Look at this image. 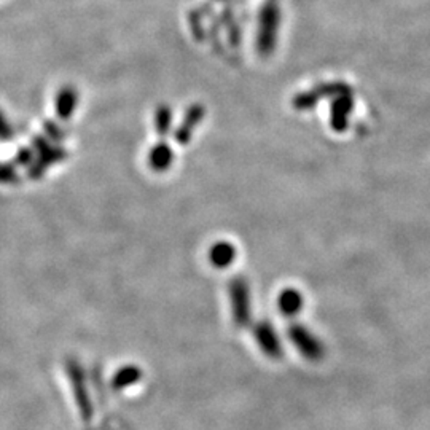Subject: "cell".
<instances>
[{
    "instance_id": "6da1fadb",
    "label": "cell",
    "mask_w": 430,
    "mask_h": 430,
    "mask_svg": "<svg viewBox=\"0 0 430 430\" xmlns=\"http://www.w3.org/2000/svg\"><path fill=\"white\" fill-rule=\"evenodd\" d=\"M258 50L263 55H269L274 50L279 27V8L274 3L263 7L258 22Z\"/></svg>"
},
{
    "instance_id": "7a4b0ae2",
    "label": "cell",
    "mask_w": 430,
    "mask_h": 430,
    "mask_svg": "<svg viewBox=\"0 0 430 430\" xmlns=\"http://www.w3.org/2000/svg\"><path fill=\"white\" fill-rule=\"evenodd\" d=\"M354 108V101H352V93L347 94H340L334 97V102H331V112H330V124L336 133H343L346 131L349 126V118H351Z\"/></svg>"
},
{
    "instance_id": "3957f363",
    "label": "cell",
    "mask_w": 430,
    "mask_h": 430,
    "mask_svg": "<svg viewBox=\"0 0 430 430\" xmlns=\"http://www.w3.org/2000/svg\"><path fill=\"white\" fill-rule=\"evenodd\" d=\"M229 294L238 320H249V287L244 279H234L229 284Z\"/></svg>"
},
{
    "instance_id": "277c9868",
    "label": "cell",
    "mask_w": 430,
    "mask_h": 430,
    "mask_svg": "<svg viewBox=\"0 0 430 430\" xmlns=\"http://www.w3.org/2000/svg\"><path fill=\"white\" fill-rule=\"evenodd\" d=\"M204 117V108L201 106H192L188 108V112L183 118V124H180V128L175 131V141L179 143H188L192 139L193 129L196 128L198 123Z\"/></svg>"
},
{
    "instance_id": "5b68a950",
    "label": "cell",
    "mask_w": 430,
    "mask_h": 430,
    "mask_svg": "<svg viewBox=\"0 0 430 430\" xmlns=\"http://www.w3.org/2000/svg\"><path fill=\"white\" fill-rule=\"evenodd\" d=\"M172 159H174V153H172V148L166 142H159L157 145H153L150 153H148V164L157 172L169 169Z\"/></svg>"
},
{
    "instance_id": "8992f818",
    "label": "cell",
    "mask_w": 430,
    "mask_h": 430,
    "mask_svg": "<svg viewBox=\"0 0 430 430\" xmlns=\"http://www.w3.org/2000/svg\"><path fill=\"white\" fill-rule=\"evenodd\" d=\"M209 258H210V263L215 268L225 269L231 265V263L234 261V258H236V248L229 243H225V241H223V243H217L210 248Z\"/></svg>"
},
{
    "instance_id": "52a82bcc",
    "label": "cell",
    "mask_w": 430,
    "mask_h": 430,
    "mask_svg": "<svg viewBox=\"0 0 430 430\" xmlns=\"http://www.w3.org/2000/svg\"><path fill=\"white\" fill-rule=\"evenodd\" d=\"M77 107V93L73 88H64L59 91L56 99V110L59 118L69 120Z\"/></svg>"
},
{
    "instance_id": "ba28073f",
    "label": "cell",
    "mask_w": 430,
    "mask_h": 430,
    "mask_svg": "<svg viewBox=\"0 0 430 430\" xmlns=\"http://www.w3.org/2000/svg\"><path fill=\"white\" fill-rule=\"evenodd\" d=\"M301 295L294 289H287L279 296V309L285 314H295L301 308Z\"/></svg>"
},
{
    "instance_id": "9c48e42d",
    "label": "cell",
    "mask_w": 430,
    "mask_h": 430,
    "mask_svg": "<svg viewBox=\"0 0 430 430\" xmlns=\"http://www.w3.org/2000/svg\"><path fill=\"white\" fill-rule=\"evenodd\" d=\"M257 338L260 340L261 346L265 347L266 352H271L269 355H278L279 352V343L274 331L269 327H260L257 331Z\"/></svg>"
},
{
    "instance_id": "30bf717a",
    "label": "cell",
    "mask_w": 430,
    "mask_h": 430,
    "mask_svg": "<svg viewBox=\"0 0 430 430\" xmlns=\"http://www.w3.org/2000/svg\"><path fill=\"white\" fill-rule=\"evenodd\" d=\"M172 124V112L169 107L162 106L157 110V115H155V128L162 136L168 134Z\"/></svg>"
},
{
    "instance_id": "8fae6325",
    "label": "cell",
    "mask_w": 430,
    "mask_h": 430,
    "mask_svg": "<svg viewBox=\"0 0 430 430\" xmlns=\"http://www.w3.org/2000/svg\"><path fill=\"white\" fill-rule=\"evenodd\" d=\"M319 99H320L319 93H315V91H308V93H301L300 96L295 97L294 106L296 108H300V110H306V108H311L317 104Z\"/></svg>"
},
{
    "instance_id": "7c38bea8",
    "label": "cell",
    "mask_w": 430,
    "mask_h": 430,
    "mask_svg": "<svg viewBox=\"0 0 430 430\" xmlns=\"http://www.w3.org/2000/svg\"><path fill=\"white\" fill-rule=\"evenodd\" d=\"M11 134H13V131L7 123V120L3 118V115L0 113V139H10Z\"/></svg>"
},
{
    "instance_id": "4fadbf2b",
    "label": "cell",
    "mask_w": 430,
    "mask_h": 430,
    "mask_svg": "<svg viewBox=\"0 0 430 430\" xmlns=\"http://www.w3.org/2000/svg\"><path fill=\"white\" fill-rule=\"evenodd\" d=\"M15 179V172L10 166H0V180L2 182H10Z\"/></svg>"
}]
</instances>
